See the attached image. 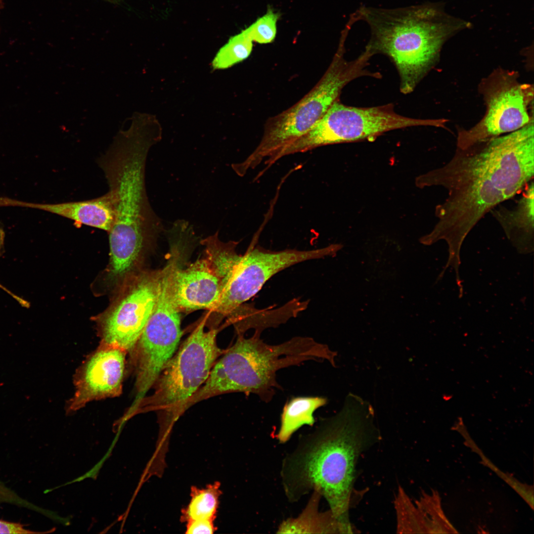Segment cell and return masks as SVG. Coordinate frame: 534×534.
Returning a JSON list of instances; mask_svg holds the SVG:
<instances>
[{"instance_id": "6da1fadb", "label": "cell", "mask_w": 534, "mask_h": 534, "mask_svg": "<svg viewBox=\"0 0 534 534\" xmlns=\"http://www.w3.org/2000/svg\"><path fill=\"white\" fill-rule=\"evenodd\" d=\"M534 121L506 134L457 148L442 167L422 174L417 186L447 191L436 206L437 222L426 236L458 244L491 210L522 191L534 175Z\"/></svg>"}, {"instance_id": "7a4b0ae2", "label": "cell", "mask_w": 534, "mask_h": 534, "mask_svg": "<svg viewBox=\"0 0 534 534\" xmlns=\"http://www.w3.org/2000/svg\"><path fill=\"white\" fill-rule=\"evenodd\" d=\"M374 410L350 393L341 410L324 419L284 469L286 491L297 498L313 490L327 500L335 518L352 528L349 520L356 466L359 455L375 437Z\"/></svg>"}, {"instance_id": "3957f363", "label": "cell", "mask_w": 534, "mask_h": 534, "mask_svg": "<svg viewBox=\"0 0 534 534\" xmlns=\"http://www.w3.org/2000/svg\"><path fill=\"white\" fill-rule=\"evenodd\" d=\"M160 140L159 135L151 129L132 127L120 133L98 159L115 212L108 232L110 252L119 258L138 254L148 236L162 228V220L148 200L145 184L148 151Z\"/></svg>"}, {"instance_id": "277c9868", "label": "cell", "mask_w": 534, "mask_h": 534, "mask_svg": "<svg viewBox=\"0 0 534 534\" xmlns=\"http://www.w3.org/2000/svg\"><path fill=\"white\" fill-rule=\"evenodd\" d=\"M354 15L370 27L366 47L374 55H387L394 63L403 94L413 91L436 63L448 36L459 28L431 5L396 9L363 6Z\"/></svg>"}, {"instance_id": "5b68a950", "label": "cell", "mask_w": 534, "mask_h": 534, "mask_svg": "<svg viewBox=\"0 0 534 534\" xmlns=\"http://www.w3.org/2000/svg\"><path fill=\"white\" fill-rule=\"evenodd\" d=\"M337 353L327 345L309 337L297 336L277 345H270L255 333L250 338L238 335L235 343L216 361L205 383L190 399V406L223 393L242 392L257 395L261 400H272L280 386L277 372L308 360L328 361L335 366Z\"/></svg>"}, {"instance_id": "8992f818", "label": "cell", "mask_w": 534, "mask_h": 534, "mask_svg": "<svg viewBox=\"0 0 534 534\" xmlns=\"http://www.w3.org/2000/svg\"><path fill=\"white\" fill-rule=\"evenodd\" d=\"M345 41L341 40L333 60L315 86L287 110L267 120L258 145L243 162L235 164L237 173L244 176L270 158L284 146L308 133L338 100L344 87L364 76L375 77L368 71L371 55L363 51L356 59H345Z\"/></svg>"}, {"instance_id": "52a82bcc", "label": "cell", "mask_w": 534, "mask_h": 534, "mask_svg": "<svg viewBox=\"0 0 534 534\" xmlns=\"http://www.w3.org/2000/svg\"><path fill=\"white\" fill-rule=\"evenodd\" d=\"M204 317L164 367L152 389L138 406L139 412L157 413L160 427L157 450L167 451L173 425L186 410L189 399L205 383L222 350L217 344V330L204 329Z\"/></svg>"}, {"instance_id": "ba28073f", "label": "cell", "mask_w": 534, "mask_h": 534, "mask_svg": "<svg viewBox=\"0 0 534 534\" xmlns=\"http://www.w3.org/2000/svg\"><path fill=\"white\" fill-rule=\"evenodd\" d=\"M439 125V120L399 114L392 104L357 107L343 104L338 100L308 133L287 144L284 151L290 155L328 144L373 138L394 130Z\"/></svg>"}, {"instance_id": "9c48e42d", "label": "cell", "mask_w": 534, "mask_h": 534, "mask_svg": "<svg viewBox=\"0 0 534 534\" xmlns=\"http://www.w3.org/2000/svg\"><path fill=\"white\" fill-rule=\"evenodd\" d=\"M514 73L497 71L488 79L484 90L486 111L482 119L467 131H460L457 148L465 149L508 134L533 120V87L520 83Z\"/></svg>"}, {"instance_id": "30bf717a", "label": "cell", "mask_w": 534, "mask_h": 534, "mask_svg": "<svg viewBox=\"0 0 534 534\" xmlns=\"http://www.w3.org/2000/svg\"><path fill=\"white\" fill-rule=\"evenodd\" d=\"M337 251L335 245L309 250L277 251L260 246L252 247L241 255L222 287L214 311L229 314L255 296L278 272L299 263L332 255Z\"/></svg>"}, {"instance_id": "8fae6325", "label": "cell", "mask_w": 534, "mask_h": 534, "mask_svg": "<svg viewBox=\"0 0 534 534\" xmlns=\"http://www.w3.org/2000/svg\"><path fill=\"white\" fill-rule=\"evenodd\" d=\"M127 353L100 344L85 360L76 373L75 391L67 411H76L93 400L121 395Z\"/></svg>"}, {"instance_id": "7c38bea8", "label": "cell", "mask_w": 534, "mask_h": 534, "mask_svg": "<svg viewBox=\"0 0 534 534\" xmlns=\"http://www.w3.org/2000/svg\"><path fill=\"white\" fill-rule=\"evenodd\" d=\"M157 291V274L141 278L104 320L101 344L129 353L150 318Z\"/></svg>"}, {"instance_id": "4fadbf2b", "label": "cell", "mask_w": 534, "mask_h": 534, "mask_svg": "<svg viewBox=\"0 0 534 534\" xmlns=\"http://www.w3.org/2000/svg\"><path fill=\"white\" fill-rule=\"evenodd\" d=\"M178 265L172 281L173 295L178 309L214 311L221 299L222 284L207 260H198L184 269Z\"/></svg>"}, {"instance_id": "5bb4252c", "label": "cell", "mask_w": 534, "mask_h": 534, "mask_svg": "<svg viewBox=\"0 0 534 534\" xmlns=\"http://www.w3.org/2000/svg\"><path fill=\"white\" fill-rule=\"evenodd\" d=\"M22 207L39 209L57 215L75 222L109 232L115 219V208L109 192L89 200L59 203L26 202L0 197V207Z\"/></svg>"}, {"instance_id": "9a60e30c", "label": "cell", "mask_w": 534, "mask_h": 534, "mask_svg": "<svg viewBox=\"0 0 534 534\" xmlns=\"http://www.w3.org/2000/svg\"><path fill=\"white\" fill-rule=\"evenodd\" d=\"M435 498L423 494L413 503L400 487L395 501L397 533H431L441 530L438 526L439 519L443 517Z\"/></svg>"}, {"instance_id": "2e32d148", "label": "cell", "mask_w": 534, "mask_h": 534, "mask_svg": "<svg viewBox=\"0 0 534 534\" xmlns=\"http://www.w3.org/2000/svg\"><path fill=\"white\" fill-rule=\"evenodd\" d=\"M534 180L523 189L521 197L510 208L499 205L490 211L507 235L518 240H531L534 233Z\"/></svg>"}, {"instance_id": "e0dca14e", "label": "cell", "mask_w": 534, "mask_h": 534, "mask_svg": "<svg viewBox=\"0 0 534 534\" xmlns=\"http://www.w3.org/2000/svg\"><path fill=\"white\" fill-rule=\"evenodd\" d=\"M320 495L314 492L303 513L297 518L283 523L278 533L348 534L353 532L340 523L330 511L320 513L318 502Z\"/></svg>"}, {"instance_id": "ac0fdd59", "label": "cell", "mask_w": 534, "mask_h": 534, "mask_svg": "<svg viewBox=\"0 0 534 534\" xmlns=\"http://www.w3.org/2000/svg\"><path fill=\"white\" fill-rule=\"evenodd\" d=\"M327 402L326 398L320 396L296 397L290 399L284 404L281 414L278 440L284 443L303 425H313L314 412Z\"/></svg>"}, {"instance_id": "d6986e66", "label": "cell", "mask_w": 534, "mask_h": 534, "mask_svg": "<svg viewBox=\"0 0 534 534\" xmlns=\"http://www.w3.org/2000/svg\"><path fill=\"white\" fill-rule=\"evenodd\" d=\"M218 231L201 241L205 247V259L219 278L222 288L225 283L241 255L236 251L237 242H223L219 238Z\"/></svg>"}, {"instance_id": "ffe728a7", "label": "cell", "mask_w": 534, "mask_h": 534, "mask_svg": "<svg viewBox=\"0 0 534 534\" xmlns=\"http://www.w3.org/2000/svg\"><path fill=\"white\" fill-rule=\"evenodd\" d=\"M220 486L216 482L205 488L192 487L189 502L181 511V521L187 523L196 520H214L221 494Z\"/></svg>"}, {"instance_id": "44dd1931", "label": "cell", "mask_w": 534, "mask_h": 534, "mask_svg": "<svg viewBox=\"0 0 534 534\" xmlns=\"http://www.w3.org/2000/svg\"><path fill=\"white\" fill-rule=\"evenodd\" d=\"M253 42L244 30L232 37L216 54L212 62V68L225 69L246 59L252 51Z\"/></svg>"}, {"instance_id": "7402d4cb", "label": "cell", "mask_w": 534, "mask_h": 534, "mask_svg": "<svg viewBox=\"0 0 534 534\" xmlns=\"http://www.w3.org/2000/svg\"><path fill=\"white\" fill-rule=\"evenodd\" d=\"M278 15L269 9L244 30L253 42L259 44H268L274 39L277 32Z\"/></svg>"}, {"instance_id": "603a6c76", "label": "cell", "mask_w": 534, "mask_h": 534, "mask_svg": "<svg viewBox=\"0 0 534 534\" xmlns=\"http://www.w3.org/2000/svg\"><path fill=\"white\" fill-rule=\"evenodd\" d=\"M212 520H196L187 522L186 534H213L217 528Z\"/></svg>"}, {"instance_id": "cb8c5ba5", "label": "cell", "mask_w": 534, "mask_h": 534, "mask_svg": "<svg viewBox=\"0 0 534 534\" xmlns=\"http://www.w3.org/2000/svg\"><path fill=\"white\" fill-rule=\"evenodd\" d=\"M36 533H40V532L27 529L23 525L20 523H14L0 520V534H25Z\"/></svg>"}, {"instance_id": "d4e9b609", "label": "cell", "mask_w": 534, "mask_h": 534, "mask_svg": "<svg viewBox=\"0 0 534 534\" xmlns=\"http://www.w3.org/2000/svg\"><path fill=\"white\" fill-rule=\"evenodd\" d=\"M4 233L3 229L0 226V255L4 245Z\"/></svg>"}, {"instance_id": "484cf974", "label": "cell", "mask_w": 534, "mask_h": 534, "mask_svg": "<svg viewBox=\"0 0 534 534\" xmlns=\"http://www.w3.org/2000/svg\"><path fill=\"white\" fill-rule=\"evenodd\" d=\"M0 288L1 289H3V290H4L6 293H8L9 294L11 293V292L10 291H9L7 289L5 288L3 286L1 285L0 284Z\"/></svg>"}, {"instance_id": "4316f807", "label": "cell", "mask_w": 534, "mask_h": 534, "mask_svg": "<svg viewBox=\"0 0 534 534\" xmlns=\"http://www.w3.org/2000/svg\"><path fill=\"white\" fill-rule=\"evenodd\" d=\"M4 7V3L2 0H0V9H2Z\"/></svg>"}, {"instance_id": "83f0119b", "label": "cell", "mask_w": 534, "mask_h": 534, "mask_svg": "<svg viewBox=\"0 0 534 534\" xmlns=\"http://www.w3.org/2000/svg\"><path fill=\"white\" fill-rule=\"evenodd\" d=\"M139 117H145V116H139ZM134 118H135V117H134ZM149 118H151V117H149ZM153 119H154V118H153ZM155 120H156V119H155ZM157 121H158V120H157Z\"/></svg>"}]
</instances>
